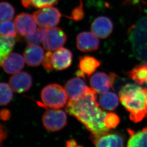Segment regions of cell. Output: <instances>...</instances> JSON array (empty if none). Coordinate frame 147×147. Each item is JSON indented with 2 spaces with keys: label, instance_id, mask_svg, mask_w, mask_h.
<instances>
[{
  "label": "cell",
  "instance_id": "6da1fadb",
  "mask_svg": "<svg viewBox=\"0 0 147 147\" xmlns=\"http://www.w3.org/2000/svg\"><path fill=\"white\" fill-rule=\"evenodd\" d=\"M96 93L93 89L78 99H70L65 107L66 111L90 132L93 142L110 130L104 124L107 113L99 107L96 101Z\"/></svg>",
  "mask_w": 147,
  "mask_h": 147
},
{
  "label": "cell",
  "instance_id": "7a4b0ae2",
  "mask_svg": "<svg viewBox=\"0 0 147 147\" xmlns=\"http://www.w3.org/2000/svg\"><path fill=\"white\" fill-rule=\"evenodd\" d=\"M146 91L147 88L131 84L125 85L119 91L120 102L135 123L141 121L147 116Z\"/></svg>",
  "mask_w": 147,
  "mask_h": 147
},
{
  "label": "cell",
  "instance_id": "3957f363",
  "mask_svg": "<svg viewBox=\"0 0 147 147\" xmlns=\"http://www.w3.org/2000/svg\"><path fill=\"white\" fill-rule=\"evenodd\" d=\"M130 39L135 54L147 63V18H143L131 28Z\"/></svg>",
  "mask_w": 147,
  "mask_h": 147
},
{
  "label": "cell",
  "instance_id": "277c9868",
  "mask_svg": "<svg viewBox=\"0 0 147 147\" xmlns=\"http://www.w3.org/2000/svg\"><path fill=\"white\" fill-rule=\"evenodd\" d=\"M68 96L65 89L61 85L51 84L42 89L41 98L43 103L39 104L45 108L59 109L66 104Z\"/></svg>",
  "mask_w": 147,
  "mask_h": 147
},
{
  "label": "cell",
  "instance_id": "5b68a950",
  "mask_svg": "<svg viewBox=\"0 0 147 147\" xmlns=\"http://www.w3.org/2000/svg\"><path fill=\"white\" fill-rule=\"evenodd\" d=\"M33 16L40 27L50 28L59 23L62 14L55 7L49 6L40 9L34 13Z\"/></svg>",
  "mask_w": 147,
  "mask_h": 147
},
{
  "label": "cell",
  "instance_id": "8992f818",
  "mask_svg": "<svg viewBox=\"0 0 147 147\" xmlns=\"http://www.w3.org/2000/svg\"><path fill=\"white\" fill-rule=\"evenodd\" d=\"M44 127L47 130L55 132L64 128L67 124V116L62 110L47 109L42 117Z\"/></svg>",
  "mask_w": 147,
  "mask_h": 147
},
{
  "label": "cell",
  "instance_id": "52a82bcc",
  "mask_svg": "<svg viewBox=\"0 0 147 147\" xmlns=\"http://www.w3.org/2000/svg\"><path fill=\"white\" fill-rule=\"evenodd\" d=\"M117 75L111 73L109 76L104 72H97L94 74L90 79V84L92 88L99 94L108 92L112 88L116 82Z\"/></svg>",
  "mask_w": 147,
  "mask_h": 147
},
{
  "label": "cell",
  "instance_id": "ba28073f",
  "mask_svg": "<svg viewBox=\"0 0 147 147\" xmlns=\"http://www.w3.org/2000/svg\"><path fill=\"white\" fill-rule=\"evenodd\" d=\"M67 40V36L61 29L52 27L48 28L43 41V46L47 50L55 51L62 47Z\"/></svg>",
  "mask_w": 147,
  "mask_h": 147
},
{
  "label": "cell",
  "instance_id": "9c48e42d",
  "mask_svg": "<svg viewBox=\"0 0 147 147\" xmlns=\"http://www.w3.org/2000/svg\"><path fill=\"white\" fill-rule=\"evenodd\" d=\"M14 25L17 32L23 36H26L36 30L37 23L34 16L28 13L18 14L14 19Z\"/></svg>",
  "mask_w": 147,
  "mask_h": 147
},
{
  "label": "cell",
  "instance_id": "30bf717a",
  "mask_svg": "<svg viewBox=\"0 0 147 147\" xmlns=\"http://www.w3.org/2000/svg\"><path fill=\"white\" fill-rule=\"evenodd\" d=\"M76 47L78 49L83 52L96 51L99 48V39L93 32H84L77 36Z\"/></svg>",
  "mask_w": 147,
  "mask_h": 147
},
{
  "label": "cell",
  "instance_id": "8fae6325",
  "mask_svg": "<svg viewBox=\"0 0 147 147\" xmlns=\"http://www.w3.org/2000/svg\"><path fill=\"white\" fill-rule=\"evenodd\" d=\"M33 85L31 76L26 72L15 74L9 79V86L14 92L22 93L26 92Z\"/></svg>",
  "mask_w": 147,
  "mask_h": 147
},
{
  "label": "cell",
  "instance_id": "7c38bea8",
  "mask_svg": "<svg viewBox=\"0 0 147 147\" xmlns=\"http://www.w3.org/2000/svg\"><path fill=\"white\" fill-rule=\"evenodd\" d=\"M65 89L70 99H78L93 89L88 87L85 81L78 77L69 80L65 84Z\"/></svg>",
  "mask_w": 147,
  "mask_h": 147
},
{
  "label": "cell",
  "instance_id": "4fadbf2b",
  "mask_svg": "<svg viewBox=\"0 0 147 147\" xmlns=\"http://www.w3.org/2000/svg\"><path fill=\"white\" fill-rule=\"evenodd\" d=\"M91 28L92 32L101 39L108 38L112 33L113 24L111 20L106 16H99L93 22Z\"/></svg>",
  "mask_w": 147,
  "mask_h": 147
},
{
  "label": "cell",
  "instance_id": "5bb4252c",
  "mask_svg": "<svg viewBox=\"0 0 147 147\" xmlns=\"http://www.w3.org/2000/svg\"><path fill=\"white\" fill-rule=\"evenodd\" d=\"M72 53L67 48L61 47L53 54V64L54 68L62 70L68 68L72 63Z\"/></svg>",
  "mask_w": 147,
  "mask_h": 147
},
{
  "label": "cell",
  "instance_id": "9a60e30c",
  "mask_svg": "<svg viewBox=\"0 0 147 147\" xmlns=\"http://www.w3.org/2000/svg\"><path fill=\"white\" fill-rule=\"evenodd\" d=\"M45 57L44 50L37 45L28 44L24 51V58L26 64L31 67H38Z\"/></svg>",
  "mask_w": 147,
  "mask_h": 147
},
{
  "label": "cell",
  "instance_id": "2e32d148",
  "mask_svg": "<svg viewBox=\"0 0 147 147\" xmlns=\"http://www.w3.org/2000/svg\"><path fill=\"white\" fill-rule=\"evenodd\" d=\"M25 62L24 58L20 54L12 53L6 58L2 66L6 73L15 74L24 67Z\"/></svg>",
  "mask_w": 147,
  "mask_h": 147
},
{
  "label": "cell",
  "instance_id": "e0dca14e",
  "mask_svg": "<svg viewBox=\"0 0 147 147\" xmlns=\"http://www.w3.org/2000/svg\"><path fill=\"white\" fill-rule=\"evenodd\" d=\"M94 142L96 147H124L123 137L117 133H107Z\"/></svg>",
  "mask_w": 147,
  "mask_h": 147
},
{
  "label": "cell",
  "instance_id": "ac0fdd59",
  "mask_svg": "<svg viewBox=\"0 0 147 147\" xmlns=\"http://www.w3.org/2000/svg\"><path fill=\"white\" fill-rule=\"evenodd\" d=\"M100 65V62L96 58L89 55L81 57L78 64L79 70L81 72L84 78L89 76L95 72Z\"/></svg>",
  "mask_w": 147,
  "mask_h": 147
},
{
  "label": "cell",
  "instance_id": "d6986e66",
  "mask_svg": "<svg viewBox=\"0 0 147 147\" xmlns=\"http://www.w3.org/2000/svg\"><path fill=\"white\" fill-rule=\"evenodd\" d=\"M128 132L130 137L127 147H147V127L137 132L131 129Z\"/></svg>",
  "mask_w": 147,
  "mask_h": 147
},
{
  "label": "cell",
  "instance_id": "ffe728a7",
  "mask_svg": "<svg viewBox=\"0 0 147 147\" xmlns=\"http://www.w3.org/2000/svg\"><path fill=\"white\" fill-rule=\"evenodd\" d=\"M16 44L15 40L11 37L0 34V67L11 53Z\"/></svg>",
  "mask_w": 147,
  "mask_h": 147
},
{
  "label": "cell",
  "instance_id": "44dd1931",
  "mask_svg": "<svg viewBox=\"0 0 147 147\" xmlns=\"http://www.w3.org/2000/svg\"><path fill=\"white\" fill-rule=\"evenodd\" d=\"M129 77L138 85H142L147 83V63L137 65L128 72Z\"/></svg>",
  "mask_w": 147,
  "mask_h": 147
},
{
  "label": "cell",
  "instance_id": "7402d4cb",
  "mask_svg": "<svg viewBox=\"0 0 147 147\" xmlns=\"http://www.w3.org/2000/svg\"><path fill=\"white\" fill-rule=\"evenodd\" d=\"M99 102L101 106L103 109L109 111H112L118 106L119 99L116 94L108 92L101 95Z\"/></svg>",
  "mask_w": 147,
  "mask_h": 147
},
{
  "label": "cell",
  "instance_id": "603a6c76",
  "mask_svg": "<svg viewBox=\"0 0 147 147\" xmlns=\"http://www.w3.org/2000/svg\"><path fill=\"white\" fill-rule=\"evenodd\" d=\"M58 0H21V3L26 8L34 7L42 8L44 7L52 6L57 4Z\"/></svg>",
  "mask_w": 147,
  "mask_h": 147
},
{
  "label": "cell",
  "instance_id": "cb8c5ba5",
  "mask_svg": "<svg viewBox=\"0 0 147 147\" xmlns=\"http://www.w3.org/2000/svg\"><path fill=\"white\" fill-rule=\"evenodd\" d=\"M15 14V9L7 2L0 3V22L12 20Z\"/></svg>",
  "mask_w": 147,
  "mask_h": 147
},
{
  "label": "cell",
  "instance_id": "d4e9b609",
  "mask_svg": "<svg viewBox=\"0 0 147 147\" xmlns=\"http://www.w3.org/2000/svg\"><path fill=\"white\" fill-rule=\"evenodd\" d=\"M13 90L9 85L5 83H0V105L8 104L13 98Z\"/></svg>",
  "mask_w": 147,
  "mask_h": 147
},
{
  "label": "cell",
  "instance_id": "484cf974",
  "mask_svg": "<svg viewBox=\"0 0 147 147\" xmlns=\"http://www.w3.org/2000/svg\"><path fill=\"white\" fill-rule=\"evenodd\" d=\"M48 29L40 28L37 29L33 33L26 37V41L28 44L39 45L44 41Z\"/></svg>",
  "mask_w": 147,
  "mask_h": 147
},
{
  "label": "cell",
  "instance_id": "4316f807",
  "mask_svg": "<svg viewBox=\"0 0 147 147\" xmlns=\"http://www.w3.org/2000/svg\"><path fill=\"white\" fill-rule=\"evenodd\" d=\"M14 23L10 21L0 22V34L3 36L16 37L17 36Z\"/></svg>",
  "mask_w": 147,
  "mask_h": 147
},
{
  "label": "cell",
  "instance_id": "83f0119b",
  "mask_svg": "<svg viewBox=\"0 0 147 147\" xmlns=\"http://www.w3.org/2000/svg\"><path fill=\"white\" fill-rule=\"evenodd\" d=\"M104 121L106 127L109 129H112L116 127L119 125L120 119L116 114L109 113L107 114Z\"/></svg>",
  "mask_w": 147,
  "mask_h": 147
},
{
  "label": "cell",
  "instance_id": "f1b7e54d",
  "mask_svg": "<svg viewBox=\"0 0 147 147\" xmlns=\"http://www.w3.org/2000/svg\"><path fill=\"white\" fill-rule=\"evenodd\" d=\"M53 54L50 51H48L45 55L42 61L43 67L46 70L51 72L54 70V66L52 61Z\"/></svg>",
  "mask_w": 147,
  "mask_h": 147
},
{
  "label": "cell",
  "instance_id": "f546056e",
  "mask_svg": "<svg viewBox=\"0 0 147 147\" xmlns=\"http://www.w3.org/2000/svg\"><path fill=\"white\" fill-rule=\"evenodd\" d=\"M84 16L83 9V6L82 3H81L80 4L79 6L75 8L72 12L71 13V16L69 18L71 19L78 21L80 20H82Z\"/></svg>",
  "mask_w": 147,
  "mask_h": 147
},
{
  "label": "cell",
  "instance_id": "4dcf8cb0",
  "mask_svg": "<svg viewBox=\"0 0 147 147\" xmlns=\"http://www.w3.org/2000/svg\"><path fill=\"white\" fill-rule=\"evenodd\" d=\"M7 130L5 126L0 124V147H3L2 143L7 136Z\"/></svg>",
  "mask_w": 147,
  "mask_h": 147
},
{
  "label": "cell",
  "instance_id": "1f68e13d",
  "mask_svg": "<svg viewBox=\"0 0 147 147\" xmlns=\"http://www.w3.org/2000/svg\"><path fill=\"white\" fill-rule=\"evenodd\" d=\"M11 113L9 110L6 109H3L0 111V119L1 120H8L10 119Z\"/></svg>",
  "mask_w": 147,
  "mask_h": 147
},
{
  "label": "cell",
  "instance_id": "d6a6232c",
  "mask_svg": "<svg viewBox=\"0 0 147 147\" xmlns=\"http://www.w3.org/2000/svg\"><path fill=\"white\" fill-rule=\"evenodd\" d=\"M66 147H82V146L79 145L76 140L73 139L67 141L66 142Z\"/></svg>",
  "mask_w": 147,
  "mask_h": 147
},
{
  "label": "cell",
  "instance_id": "836d02e7",
  "mask_svg": "<svg viewBox=\"0 0 147 147\" xmlns=\"http://www.w3.org/2000/svg\"><path fill=\"white\" fill-rule=\"evenodd\" d=\"M129 1H131V2L134 3H138L140 0H129Z\"/></svg>",
  "mask_w": 147,
  "mask_h": 147
},
{
  "label": "cell",
  "instance_id": "e575fe53",
  "mask_svg": "<svg viewBox=\"0 0 147 147\" xmlns=\"http://www.w3.org/2000/svg\"><path fill=\"white\" fill-rule=\"evenodd\" d=\"M146 94H147V99H146V105H147V88L146 91Z\"/></svg>",
  "mask_w": 147,
  "mask_h": 147
},
{
  "label": "cell",
  "instance_id": "d590c367",
  "mask_svg": "<svg viewBox=\"0 0 147 147\" xmlns=\"http://www.w3.org/2000/svg\"></svg>",
  "mask_w": 147,
  "mask_h": 147
}]
</instances>
